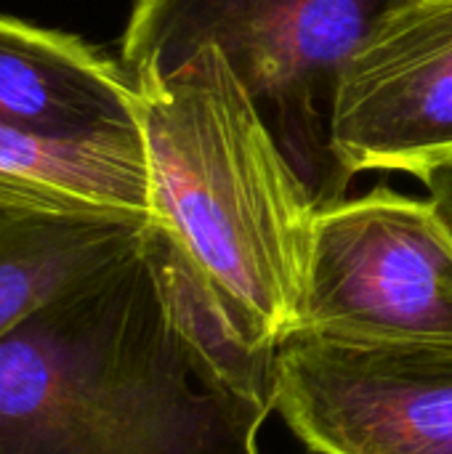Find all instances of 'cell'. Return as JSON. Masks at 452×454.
<instances>
[{"mask_svg": "<svg viewBox=\"0 0 452 454\" xmlns=\"http://www.w3.org/2000/svg\"><path fill=\"white\" fill-rule=\"evenodd\" d=\"M152 223L0 338V454H261L269 410L184 333Z\"/></svg>", "mask_w": 452, "mask_h": 454, "instance_id": "1", "label": "cell"}, {"mask_svg": "<svg viewBox=\"0 0 452 454\" xmlns=\"http://www.w3.org/2000/svg\"><path fill=\"white\" fill-rule=\"evenodd\" d=\"M274 412L317 454H452V346L288 333Z\"/></svg>", "mask_w": 452, "mask_h": 454, "instance_id": "5", "label": "cell"}, {"mask_svg": "<svg viewBox=\"0 0 452 454\" xmlns=\"http://www.w3.org/2000/svg\"><path fill=\"white\" fill-rule=\"evenodd\" d=\"M418 181L429 192V202L437 207V213L445 218V223L452 229V160L421 173Z\"/></svg>", "mask_w": 452, "mask_h": 454, "instance_id": "10", "label": "cell"}, {"mask_svg": "<svg viewBox=\"0 0 452 454\" xmlns=\"http://www.w3.org/2000/svg\"><path fill=\"white\" fill-rule=\"evenodd\" d=\"M155 221L264 335L293 330L317 205L221 51L133 77Z\"/></svg>", "mask_w": 452, "mask_h": 454, "instance_id": "2", "label": "cell"}, {"mask_svg": "<svg viewBox=\"0 0 452 454\" xmlns=\"http://www.w3.org/2000/svg\"><path fill=\"white\" fill-rule=\"evenodd\" d=\"M349 178L452 160V0H408L346 61L330 122Z\"/></svg>", "mask_w": 452, "mask_h": 454, "instance_id": "6", "label": "cell"}, {"mask_svg": "<svg viewBox=\"0 0 452 454\" xmlns=\"http://www.w3.org/2000/svg\"><path fill=\"white\" fill-rule=\"evenodd\" d=\"M152 221L0 210V338L51 298L139 247Z\"/></svg>", "mask_w": 452, "mask_h": 454, "instance_id": "9", "label": "cell"}, {"mask_svg": "<svg viewBox=\"0 0 452 454\" xmlns=\"http://www.w3.org/2000/svg\"><path fill=\"white\" fill-rule=\"evenodd\" d=\"M0 128L67 144H147L128 69L75 35L0 16Z\"/></svg>", "mask_w": 452, "mask_h": 454, "instance_id": "7", "label": "cell"}, {"mask_svg": "<svg viewBox=\"0 0 452 454\" xmlns=\"http://www.w3.org/2000/svg\"><path fill=\"white\" fill-rule=\"evenodd\" d=\"M296 330L452 346V229L437 207L386 186L320 207Z\"/></svg>", "mask_w": 452, "mask_h": 454, "instance_id": "4", "label": "cell"}, {"mask_svg": "<svg viewBox=\"0 0 452 454\" xmlns=\"http://www.w3.org/2000/svg\"><path fill=\"white\" fill-rule=\"evenodd\" d=\"M0 210L155 218L147 144H67L0 128Z\"/></svg>", "mask_w": 452, "mask_h": 454, "instance_id": "8", "label": "cell"}, {"mask_svg": "<svg viewBox=\"0 0 452 454\" xmlns=\"http://www.w3.org/2000/svg\"><path fill=\"white\" fill-rule=\"evenodd\" d=\"M408 0H136L123 32L131 77L216 48L256 101L317 210L344 200L330 122L338 80L376 24Z\"/></svg>", "mask_w": 452, "mask_h": 454, "instance_id": "3", "label": "cell"}]
</instances>
